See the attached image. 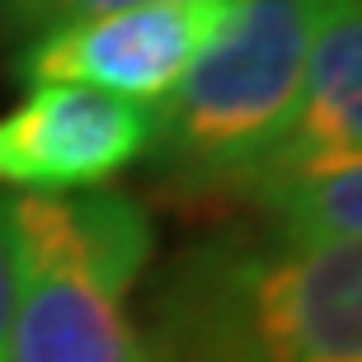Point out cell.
<instances>
[{
  "mask_svg": "<svg viewBox=\"0 0 362 362\" xmlns=\"http://www.w3.org/2000/svg\"><path fill=\"white\" fill-rule=\"evenodd\" d=\"M14 226L10 362H151L127 310L151 255V226L127 193H28L14 198Z\"/></svg>",
  "mask_w": 362,
  "mask_h": 362,
  "instance_id": "cell-1",
  "label": "cell"
},
{
  "mask_svg": "<svg viewBox=\"0 0 362 362\" xmlns=\"http://www.w3.org/2000/svg\"><path fill=\"white\" fill-rule=\"evenodd\" d=\"M334 0H245L226 33L151 104V151L184 188L230 193L287 127Z\"/></svg>",
  "mask_w": 362,
  "mask_h": 362,
  "instance_id": "cell-2",
  "label": "cell"
},
{
  "mask_svg": "<svg viewBox=\"0 0 362 362\" xmlns=\"http://www.w3.org/2000/svg\"><path fill=\"white\" fill-rule=\"evenodd\" d=\"M175 315L198 362H362V240L207 259Z\"/></svg>",
  "mask_w": 362,
  "mask_h": 362,
  "instance_id": "cell-3",
  "label": "cell"
},
{
  "mask_svg": "<svg viewBox=\"0 0 362 362\" xmlns=\"http://www.w3.org/2000/svg\"><path fill=\"white\" fill-rule=\"evenodd\" d=\"M245 0H151L47 28L14 57L24 85H90L132 104H160L212 47Z\"/></svg>",
  "mask_w": 362,
  "mask_h": 362,
  "instance_id": "cell-4",
  "label": "cell"
},
{
  "mask_svg": "<svg viewBox=\"0 0 362 362\" xmlns=\"http://www.w3.org/2000/svg\"><path fill=\"white\" fill-rule=\"evenodd\" d=\"M146 104L90 85H33L0 113V188L33 198L90 193L151 151Z\"/></svg>",
  "mask_w": 362,
  "mask_h": 362,
  "instance_id": "cell-5",
  "label": "cell"
},
{
  "mask_svg": "<svg viewBox=\"0 0 362 362\" xmlns=\"http://www.w3.org/2000/svg\"><path fill=\"white\" fill-rule=\"evenodd\" d=\"M362 156V0H334L310 42L306 76L273 151L230 188L306 175Z\"/></svg>",
  "mask_w": 362,
  "mask_h": 362,
  "instance_id": "cell-6",
  "label": "cell"
},
{
  "mask_svg": "<svg viewBox=\"0 0 362 362\" xmlns=\"http://www.w3.org/2000/svg\"><path fill=\"white\" fill-rule=\"evenodd\" d=\"M235 198L255 202L259 212L269 216L273 240L282 245L362 240V156L320 165V170H306V175L250 184Z\"/></svg>",
  "mask_w": 362,
  "mask_h": 362,
  "instance_id": "cell-7",
  "label": "cell"
},
{
  "mask_svg": "<svg viewBox=\"0 0 362 362\" xmlns=\"http://www.w3.org/2000/svg\"><path fill=\"white\" fill-rule=\"evenodd\" d=\"M127 5H151V0H0V33L28 42L47 28L94 19L108 10H127Z\"/></svg>",
  "mask_w": 362,
  "mask_h": 362,
  "instance_id": "cell-8",
  "label": "cell"
},
{
  "mask_svg": "<svg viewBox=\"0 0 362 362\" xmlns=\"http://www.w3.org/2000/svg\"><path fill=\"white\" fill-rule=\"evenodd\" d=\"M14 301H19V226H14V198H0V362H10Z\"/></svg>",
  "mask_w": 362,
  "mask_h": 362,
  "instance_id": "cell-9",
  "label": "cell"
}]
</instances>
